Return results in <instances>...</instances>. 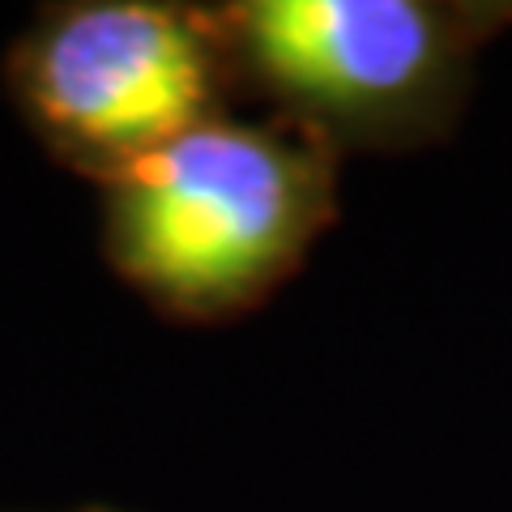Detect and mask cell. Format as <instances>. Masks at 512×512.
<instances>
[{
	"label": "cell",
	"instance_id": "obj_1",
	"mask_svg": "<svg viewBox=\"0 0 512 512\" xmlns=\"http://www.w3.org/2000/svg\"><path fill=\"white\" fill-rule=\"evenodd\" d=\"M316 210V180L286 141L197 124L128 163L116 201L120 261L188 308L235 303L291 261Z\"/></svg>",
	"mask_w": 512,
	"mask_h": 512
},
{
	"label": "cell",
	"instance_id": "obj_2",
	"mask_svg": "<svg viewBox=\"0 0 512 512\" xmlns=\"http://www.w3.org/2000/svg\"><path fill=\"white\" fill-rule=\"evenodd\" d=\"M47 124L128 163L197 128L210 56L188 18L158 5H90L56 22L30 60Z\"/></svg>",
	"mask_w": 512,
	"mask_h": 512
},
{
	"label": "cell",
	"instance_id": "obj_3",
	"mask_svg": "<svg viewBox=\"0 0 512 512\" xmlns=\"http://www.w3.org/2000/svg\"><path fill=\"white\" fill-rule=\"evenodd\" d=\"M244 39L278 90L329 111L406 99L440 60L436 13L410 0H261Z\"/></svg>",
	"mask_w": 512,
	"mask_h": 512
}]
</instances>
